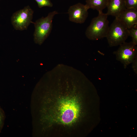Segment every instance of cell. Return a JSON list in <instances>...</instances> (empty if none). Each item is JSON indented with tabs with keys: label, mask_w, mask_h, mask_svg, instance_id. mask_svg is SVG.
<instances>
[{
	"label": "cell",
	"mask_w": 137,
	"mask_h": 137,
	"mask_svg": "<svg viewBox=\"0 0 137 137\" xmlns=\"http://www.w3.org/2000/svg\"><path fill=\"white\" fill-rule=\"evenodd\" d=\"M62 106V120L65 123H71L77 117L78 112V107L73 101L65 102Z\"/></svg>",
	"instance_id": "52a82bcc"
},
{
	"label": "cell",
	"mask_w": 137,
	"mask_h": 137,
	"mask_svg": "<svg viewBox=\"0 0 137 137\" xmlns=\"http://www.w3.org/2000/svg\"><path fill=\"white\" fill-rule=\"evenodd\" d=\"M5 118V115L4 111L0 107V133L4 126Z\"/></svg>",
	"instance_id": "5bb4252c"
},
{
	"label": "cell",
	"mask_w": 137,
	"mask_h": 137,
	"mask_svg": "<svg viewBox=\"0 0 137 137\" xmlns=\"http://www.w3.org/2000/svg\"><path fill=\"white\" fill-rule=\"evenodd\" d=\"M107 7V15L115 17L126 9L124 0H109Z\"/></svg>",
	"instance_id": "9c48e42d"
},
{
	"label": "cell",
	"mask_w": 137,
	"mask_h": 137,
	"mask_svg": "<svg viewBox=\"0 0 137 137\" xmlns=\"http://www.w3.org/2000/svg\"><path fill=\"white\" fill-rule=\"evenodd\" d=\"M132 41L125 42L119 45L118 49L113 52L116 60L123 65L125 68L132 63L137 57V47Z\"/></svg>",
	"instance_id": "277c9868"
},
{
	"label": "cell",
	"mask_w": 137,
	"mask_h": 137,
	"mask_svg": "<svg viewBox=\"0 0 137 137\" xmlns=\"http://www.w3.org/2000/svg\"><path fill=\"white\" fill-rule=\"evenodd\" d=\"M56 11L49 12L45 17H42L34 23L35 27L33 40L35 43L41 45L50 34L52 28V21Z\"/></svg>",
	"instance_id": "7a4b0ae2"
},
{
	"label": "cell",
	"mask_w": 137,
	"mask_h": 137,
	"mask_svg": "<svg viewBox=\"0 0 137 137\" xmlns=\"http://www.w3.org/2000/svg\"><path fill=\"white\" fill-rule=\"evenodd\" d=\"M126 8L137 9V0H124Z\"/></svg>",
	"instance_id": "4fadbf2b"
},
{
	"label": "cell",
	"mask_w": 137,
	"mask_h": 137,
	"mask_svg": "<svg viewBox=\"0 0 137 137\" xmlns=\"http://www.w3.org/2000/svg\"><path fill=\"white\" fill-rule=\"evenodd\" d=\"M109 0H86L85 5L89 9L96 10L99 12H102L107 7Z\"/></svg>",
	"instance_id": "30bf717a"
},
{
	"label": "cell",
	"mask_w": 137,
	"mask_h": 137,
	"mask_svg": "<svg viewBox=\"0 0 137 137\" xmlns=\"http://www.w3.org/2000/svg\"><path fill=\"white\" fill-rule=\"evenodd\" d=\"M88 9L85 5L80 3L70 6L68 10L69 20L77 23H84L88 16Z\"/></svg>",
	"instance_id": "8992f818"
},
{
	"label": "cell",
	"mask_w": 137,
	"mask_h": 137,
	"mask_svg": "<svg viewBox=\"0 0 137 137\" xmlns=\"http://www.w3.org/2000/svg\"><path fill=\"white\" fill-rule=\"evenodd\" d=\"M108 16L102 12H99L98 15L92 19L85 31L87 38L96 40L106 37L109 26Z\"/></svg>",
	"instance_id": "6da1fadb"
},
{
	"label": "cell",
	"mask_w": 137,
	"mask_h": 137,
	"mask_svg": "<svg viewBox=\"0 0 137 137\" xmlns=\"http://www.w3.org/2000/svg\"><path fill=\"white\" fill-rule=\"evenodd\" d=\"M37 3L38 7L41 8L44 7H52L53 4L50 0H35Z\"/></svg>",
	"instance_id": "7c38bea8"
},
{
	"label": "cell",
	"mask_w": 137,
	"mask_h": 137,
	"mask_svg": "<svg viewBox=\"0 0 137 137\" xmlns=\"http://www.w3.org/2000/svg\"><path fill=\"white\" fill-rule=\"evenodd\" d=\"M128 29L129 36L132 38V42L135 45L137 44V25Z\"/></svg>",
	"instance_id": "8fae6325"
},
{
	"label": "cell",
	"mask_w": 137,
	"mask_h": 137,
	"mask_svg": "<svg viewBox=\"0 0 137 137\" xmlns=\"http://www.w3.org/2000/svg\"><path fill=\"white\" fill-rule=\"evenodd\" d=\"M34 11L29 6L18 10L11 18V24L16 30H26L32 22Z\"/></svg>",
	"instance_id": "5b68a950"
},
{
	"label": "cell",
	"mask_w": 137,
	"mask_h": 137,
	"mask_svg": "<svg viewBox=\"0 0 137 137\" xmlns=\"http://www.w3.org/2000/svg\"><path fill=\"white\" fill-rule=\"evenodd\" d=\"M115 17L129 29L137 25V9L126 8Z\"/></svg>",
	"instance_id": "ba28073f"
},
{
	"label": "cell",
	"mask_w": 137,
	"mask_h": 137,
	"mask_svg": "<svg viewBox=\"0 0 137 137\" xmlns=\"http://www.w3.org/2000/svg\"><path fill=\"white\" fill-rule=\"evenodd\" d=\"M129 36L128 29L123 23L115 18L110 26L106 38L110 47L120 45Z\"/></svg>",
	"instance_id": "3957f363"
},
{
	"label": "cell",
	"mask_w": 137,
	"mask_h": 137,
	"mask_svg": "<svg viewBox=\"0 0 137 137\" xmlns=\"http://www.w3.org/2000/svg\"><path fill=\"white\" fill-rule=\"evenodd\" d=\"M132 63V68L135 73L137 74V57L133 61Z\"/></svg>",
	"instance_id": "9a60e30c"
}]
</instances>
